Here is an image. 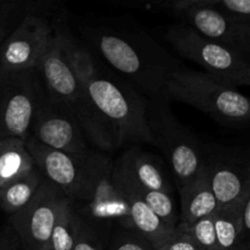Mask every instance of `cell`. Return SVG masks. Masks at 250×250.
Listing matches in <instances>:
<instances>
[{
  "mask_svg": "<svg viewBox=\"0 0 250 250\" xmlns=\"http://www.w3.org/2000/svg\"><path fill=\"white\" fill-rule=\"evenodd\" d=\"M73 72L102 116L111 125L117 148L150 144L146 124L148 99L109 67L88 45L76 39L65 24H54Z\"/></svg>",
  "mask_w": 250,
  "mask_h": 250,
  "instance_id": "obj_1",
  "label": "cell"
},
{
  "mask_svg": "<svg viewBox=\"0 0 250 250\" xmlns=\"http://www.w3.org/2000/svg\"><path fill=\"white\" fill-rule=\"evenodd\" d=\"M88 48L146 99H165L171 73L182 66L150 36L141 31L100 28L87 34Z\"/></svg>",
  "mask_w": 250,
  "mask_h": 250,
  "instance_id": "obj_2",
  "label": "cell"
},
{
  "mask_svg": "<svg viewBox=\"0 0 250 250\" xmlns=\"http://www.w3.org/2000/svg\"><path fill=\"white\" fill-rule=\"evenodd\" d=\"M34 68L46 94L71 112L90 146L107 154L119 149L111 125L98 111L85 88L73 72L55 28Z\"/></svg>",
  "mask_w": 250,
  "mask_h": 250,
  "instance_id": "obj_3",
  "label": "cell"
},
{
  "mask_svg": "<svg viewBox=\"0 0 250 250\" xmlns=\"http://www.w3.org/2000/svg\"><path fill=\"white\" fill-rule=\"evenodd\" d=\"M164 97L190 105L222 126L244 128L250 121L248 98L204 71L178 67L168 77Z\"/></svg>",
  "mask_w": 250,
  "mask_h": 250,
  "instance_id": "obj_4",
  "label": "cell"
},
{
  "mask_svg": "<svg viewBox=\"0 0 250 250\" xmlns=\"http://www.w3.org/2000/svg\"><path fill=\"white\" fill-rule=\"evenodd\" d=\"M112 164L107 153L92 149L77 194L71 200L77 214L106 237L116 226L131 229L128 205L112 180Z\"/></svg>",
  "mask_w": 250,
  "mask_h": 250,
  "instance_id": "obj_5",
  "label": "cell"
},
{
  "mask_svg": "<svg viewBox=\"0 0 250 250\" xmlns=\"http://www.w3.org/2000/svg\"><path fill=\"white\" fill-rule=\"evenodd\" d=\"M146 124L151 146L165 158L177 190L194 181L204 167V144L183 126L166 99H148Z\"/></svg>",
  "mask_w": 250,
  "mask_h": 250,
  "instance_id": "obj_6",
  "label": "cell"
},
{
  "mask_svg": "<svg viewBox=\"0 0 250 250\" xmlns=\"http://www.w3.org/2000/svg\"><path fill=\"white\" fill-rule=\"evenodd\" d=\"M166 39L181 58L195 62L212 77L233 87L250 84L249 56L214 43L188 26L171 27Z\"/></svg>",
  "mask_w": 250,
  "mask_h": 250,
  "instance_id": "obj_7",
  "label": "cell"
},
{
  "mask_svg": "<svg viewBox=\"0 0 250 250\" xmlns=\"http://www.w3.org/2000/svg\"><path fill=\"white\" fill-rule=\"evenodd\" d=\"M0 139L29 137L32 122L43 95V84L36 68L21 71L2 78Z\"/></svg>",
  "mask_w": 250,
  "mask_h": 250,
  "instance_id": "obj_8",
  "label": "cell"
},
{
  "mask_svg": "<svg viewBox=\"0 0 250 250\" xmlns=\"http://www.w3.org/2000/svg\"><path fill=\"white\" fill-rule=\"evenodd\" d=\"M203 149L204 170L219 209L233 208L250 192L249 154L243 149L215 144Z\"/></svg>",
  "mask_w": 250,
  "mask_h": 250,
  "instance_id": "obj_9",
  "label": "cell"
},
{
  "mask_svg": "<svg viewBox=\"0 0 250 250\" xmlns=\"http://www.w3.org/2000/svg\"><path fill=\"white\" fill-rule=\"evenodd\" d=\"M66 198L60 188L44 180L31 202L9 215L6 222L19 237L22 250H46L51 229Z\"/></svg>",
  "mask_w": 250,
  "mask_h": 250,
  "instance_id": "obj_10",
  "label": "cell"
},
{
  "mask_svg": "<svg viewBox=\"0 0 250 250\" xmlns=\"http://www.w3.org/2000/svg\"><path fill=\"white\" fill-rule=\"evenodd\" d=\"M29 137L48 148L66 153L82 154L93 149L75 117L63 105L51 99L45 89L34 115Z\"/></svg>",
  "mask_w": 250,
  "mask_h": 250,
  "instance_id": "obj_11",
  "label": "cell"
},
{
  "mask_svg": "<svg viewBox=\"0 0 250 250\" xmlns=\"http://www.w3.org/2000/svg\"><path fill=\"white\" fill-rule=\"evenodd\" d=\"M53 33V24L29 12L0 45V80L36 67Z\"/></svg>",
  "mask_w": 250,
  "mask_h": 250,
  "instance_id": "obj_12",
  "label": "cell"
},
{
  "mask_svg": "<svg viewBox=\"0 0 250 250\" xmlns=\"http://www.w3.org/2000/svg\"><path fill=\"white\" fill-rule=\"evenodd\" d=\"M190 28L204 38L237 51L250 54V26L244 24L212 6H189L183 9Z\"/></svg>",
  "mask_w": 250,
  "mask_h": 250,
  "instance_id": "obj_13",
  "label": "cell"
},
{
  "mask_svg": "<svg viewBox=\"0 0 250 250\" xmlns=\"http://www.w3.org/2000/svg\"><path fill=\"white\" fill-rule=\"evenodd\" d=\"M29 154L33 158L36 167L46 181L62 190L63 194L72 200L76 197L84 173L87 153L72 154L55 150L38 143L28 137L24 141Z\"/></svg>",
  "mask_w": 250,
  "mask_h": 250,
  "instance_id": "obj_14",
  "label": "cell"
},
{
  "mask_svg": "<svg viewBox=\"0 0 250 250\" xmlns=\"http://www.w3.org/2000/svg\"><path fill=\"white\" fill-rule=\"evenodd\" d=\"M112 170L138 187L173 194L175 185L165 163L139 146H128L114 161Z\"/></svg>",
  "mask_w": 250,
  "mask_h": 250,
  "instance_id": "obj_15",
  "label": "cell"
},
{
  "mask_svg": "<svg viewBox=\"0 0 250 250\" xmlns=\"http://www.w3.org/2000/svg\"><path fill=\"white\" fill-rule=\"evenodd\" d=\"M178 193L181 197V214L176 229H186L193 222L214 215L219 210L204 167L194 181L185 186Z\"/></svg>",
  "mask_w": 250,
  "mask_h": 250,
  "instance_id": "obj_16",
  "label": "cell"
},
{
  "mask_svg": "<svg viewBox=\"0 0 250 250\" xmlns=\"http://www.w3.org/2000/svg\"><path fill=\"white\" fill-rule=\"evenodd\" d=\"M120 192L128 205L131 229L141 233L144 238L150 242L151 246L155 249L163 246L170 237H172L176 229L168 227L146 203L142 202L131 193L124 192V190H120Z\"/></svg>",
  "mask_w": 250,
  "mask_h": 250,
  "instance_id": "obj_17",
  "label": "cell"
},
{
  "mask_svg": "<svg viewBox=\"0 0 250 250\" xmlns=\"http://www.w3.org/2000/svg\"><path fill=\"white\" fill-rule=\"evenodd\" d=\"M112 180H114L115 185L120 190L133 194L134 197L146 203L168 227L173 229H177L180 214L177 212V208H176V203L172 194L138 187V186L133 185L129 181L125 180L114 170H112Z\"/></svg>",
  "mask_w": 250,
  "mask_h": 250,
  "instance_id": "obj_18",
  "label": "cell"
},
{
  "mask_svg": "<svg viewBox=\"0 0 250 250\" xmlns=\"http://www.w3.org/2000/svg\"><path fill=\"white\" fill-rule=\"evenodd\" d=\"M36 167L24 141L19 138L0 139V188Z\"/></svg>",
  "mask_w": 250,
  "mask_h": 250,
  "instance_id": "obj_19",
  "label": "cell"
},
{
  "mask_svg": "<svg viewBox=\"0 0 250 250\" xmlns=\"http://www.w3.org/2000/svg\"><path fill=\"white\" fill-rule=\"evenodd\" d=\"M44 180L45 178L41 171L34 168L22 177L2 186L0 188V208L9 215L21 210L31 202Z\"/></svg>",
  "mask_w": 250,
  "mask_h": 250,
  "instance_id": "obj_20",
  "label": "cell"
},
{
  "mask_svg": "<svg viewBox=\"0 0 250 250\" xmlns=\"http://www.w3.org/2000/svg\"><path fill=\"white\" fill-rule=\"evenodd\" d=\"M78 222L80 215L75 210L71 199L66 198L51 229L46 250H72L77 234Z\"/></svg>",
  "mask_w": 250,
  "mask_h": 250,
  "instance_id": "obj_21",
  "label": "cell"
},
{
  "mask_svg": "<svg viewBox=\"0 0 250 250\" xmlns=\"http://www.w3.org/2000/svg\"><path fill=\"white\" fill-rule=\"evenodd\" d=\"M214 224L217 250H250V244L244 243L239 233L234 208L217 210Z\"/></svg>",
  "mask_w": 250,
  "mask_h": 250,
  "instance_id": "obj_22",
  "label": "cell"
},
{
  "mask_svg": "<svg viewBox=\"0 0 250 250\" xmlns=\"http://www.w3.org/2000/svg\"><path fill=\"white\" fill-rule=\"evenodd\" d=\"M106 250H156L148 239L131 229L116 226L107 238Z\"/></svg>",
  "mask_w": 250,
  "mask_h": 250,
  "instance_id": "obj_23",
  "label": "cell"
},
{
  "mask_svg": "<svg viewBox=\"0 0 250 250\" xmlns=\"http://www.w3.org/2000/svg\"><path fill=\"white\" fill-rule=\"evenodd\" d=\"M28 14L21 0H0V45Z\"/></svg>",
  "mask_w": 250,
  "mask_h": 250,
  "instance_id": "obj_24",
  "label": "cell"
},
{
  "mask_svg": "<svg viewBox=\"0 0 250 250\" xmlns=\"http://www.w3.org/2000/svg\"><path fill=\"white\" fill-rule=\"evenodd\" d=\"M183 232L193 239L195 244L202 250H217L216 234H215L214 215L203 217L198 221L193 222L186 229H177Z\"/></svg>",
  "mask_w": 250,
  "mask_h": 250,
  "instance_id": "obj_25",
  "label": "cell"
},
{
  "mask_svg": "<svg viewBox=\"0 0 250 250\" xmlns=\"http://www.w3.org/2000/svg\"><path fill=\"white\" fill-rule=\"evenodd\" d=\"M107 238L80 216L72 250H106Z\"/></svg>",
  "mask_w": 250,
  "mask_h": 250,
  "instance_id": "obj_26",
  "label": "cell"
},
{
  "mask_svg": "<svg viewBox=\"0 0 250 250\" xmlns=\"http://www.w3.org/2000/svg\"><path fill=\"white\" fill-rule=\"evenodd\" d=\"M237 225L244 243L250 244V192L234 205Z\"/></svg>",
  "mask_w": 250,
  "mask_h": 250,
  "instance_id": "obj_27",
  "label": "cell"
},
{
  "mask_svg": "<svg viewBox=\"0 0 250 250\" xmlns=\"http://www.w3.org/2000/svg\"><path fill=\"white\" fill-rule=\"evenodd\" d=\"M219 2L224 7L222 12L231 16L232 19L242 22V23L250 26V0H219L217 4Z\"/></svg>",
  "mask_w": 250,
  "mask_h": 250,
  "instance_id": "obj_28",
  "label": "cell"
},
{
  "mask_svg": "<svg viewBox=\"0 0 250 250\" xmlns=\"http://www.w3.org/2000/svg\"><path fill=\"white\" fill-rule=\"evenodd\" d=\"M156 250H202L189 236L176 229L172 237L167 239Z\"/></svg>",
  "mask_w": 250,
  "mask_h": 250,
  "instance_id": "obj_29",
  "label": "cell"
},
{
  "mask_svg": "<svg viewBox=\"0 0 250 250\" xmlns=\"http://www.w3.org/2000/svg\"><path fill=\"white\" fill-rule=\"evenodd\" d=\"M0 250H22L19 237L7 222L0 229Z\"/></svg>",
  "mask_w": 250,
  "mask_h": 250,
  "instance_id": "obj_30",
  "label": "cell"
},
{
  "mask_svg": "<svg viewBox=\"0 0 250 250\" xmlns=\"http://www.w3.org/2000/svg\"><path fill=\"white\" fill-rule=\"evenodd\" d=\"M219 0H173L172 4L176 9L183 10L186 7L189 6H195V5H199V6H212V5L217 4Z\"/></svg>",
  "mask_w": 250,
  "mask_h": 250,
  "instance_id": "obj_31",
  "label": "cell"
},
{
  "mask_svg": "<svg viewBox=\"0 0 250 250\" xmlns=\"http://www.w3.org/2000/svg\"><path fill=\"white\" fill-rule=\"evenodd\" d=\"M2 93H4V83H2V80H0V109H1V102H2Z\"/></svg>",
  "mask_w": 250,
  "mask_h": 250,
  "instance_id": "obj_32",
  "label": "cell"
},
{
  "mask_svg": "<svg viewBox=\"0 0 250 250\" xmlns=\"http://www.w3.org/2000/svg\"><path fill=\"white\" fill-rule=\"evenodd\" d=\"M42 1H43V2H53V1H55V0H42Z\"/></svg>",
  "mask_w": 250,
  "mask_h": 250,
  "instance_id": "obj_33",
  "label": "cell"
}]
</instances>
